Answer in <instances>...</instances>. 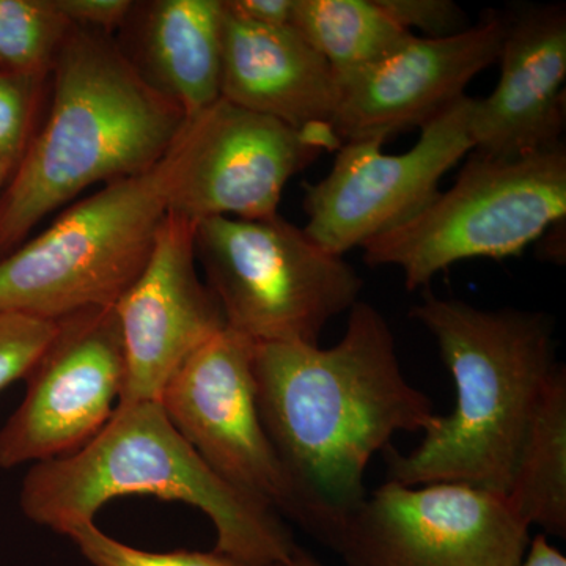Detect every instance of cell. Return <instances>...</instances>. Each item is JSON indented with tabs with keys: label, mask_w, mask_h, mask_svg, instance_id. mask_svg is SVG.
I'll return each instance as SVG.
<instances>
[{
	"label": "cell",
	"mask_w": 566,
	"mask_h": 566,
	"mask_svg": "<svg viewBox=\"0 0 566 566\" xmlns=\"http://www.w3.org/2000/svg\"><path fill=\"white\" fill-rule=\"evenodd\" d=\"M264 428L307 513V532L334 549L367 499L364 476L397 433L427 431L433 401L405 378L392 331L371 304H354L331 348L268 342L253 348Z\"/></svg>",
	"instance_id": "cell-1"
},
{
	"label": "cell",
	"mask_w": 566,
	"mask_h": 566,
	"mask_svg": "<svg viewBox=\"0 0 566 566\" xmlns=\"http://www.w3.org/2000/svg\"><path fill=\"white\" fill-rule=\"evenodd\" d=\"M51 76L48 117L0 197V259L92 186L150 170L188 120L109 33L73 25Z\"/></svg>",
	"instance_id": "cell-2"
},
{
	"label": "cell",
	"mask_w": 566,
	"mask_h": 566,
	"mask_svg": "<svg viewBox=\"0 0 566 566\" xmlns=\"http://www.w3.org/2000/svg\"><path fill=\"white\" fill-rule=\"evenodd\" d=\"M411 316L433 335L455 382L457 403L408 455L392 447L382 452L387 480L406 486L465 483L505 494L532 419L560 367L553 319L520 308L488 311L428 289Z\"/></svg>",
	"instance_id": "cell-3"
},
{
	"label": "cell",
	"mask_w": 566,
	"mask_h": 566,
	"mask_svg": "<svg viewBox=\"0 0 566 566\" xmlns=\"http://www.w3.org/2000/svg\"><path fill=\"white\" fill-rule=\"evenodd\" d=\"M133 494L200 510L214 527V549L243 564L282 566L297 546L281 515L208 468L159 401L120 403L80 452L31 465L20 506L36 526L69 536L95 523L114 499Z\"/></svg>",
	"instance_id": "cell-4"
},
{
	"label": "cell",
	"mask_w": 566,
	"mask_h": 566,
	"mask_svg": "<svg viewBox=\"0 0 566 566\" xmlns=\"http://www.w3.org/2000/svg\"><path fill=\"white\" fill-rule=\"evenodd\" d=\"M177 174L174 144L147 172L102 186L0 259V314L59 322L115 307L150 260Z\"/></svg>",
	"instance_id": "cell-5"
},
{
	"label": "cell",
	"mask_w": 566,
	"mask_h": 566,
	"mask_svg": "<svg viewBox=\"0 0 566 566\" xmlns=\"http://www.w3.org/2000/svg\"><path fill=\"white\" fill-rule=\"evenodd\" d=\"M565 216V147L512 159L472 151L452 188L365 243L364 260L398 268L415 292L452 264L521 255Z\"/></svg>",
	"instance_id": "cell-6"
},
{
	"label": "cell",
	"mask_w": 566,
	"mask_h": 566,
	"mask_svg": "<svg viewBox=\"0 0 566 566\" xmlns=\"http://www.w3.org/2000/svg\"><path fill=\"white\" fill-rule=\"evenodd\" d=\"M196 255L229 329L268 342L318 345L324 327L359 303L364 281L282 216L196 222Z\"/></svg>",
	"instance_id": "cell-7"
},
{
	"label": "cell",
	"mask_w": 566,
	"mask_h": 566,
	"mask_svg": "<svg viewBox=\"0 0 566 566\" xmlns=\"http://www.w3.org/2000/svg\"><path fill=\"white\" fill-rule=\"evenodd\" d=\"M528 528L497 491L387 480L346 521L334 551L348 566H520Z\"/></svg>",
	"instance_id": "cell-8"
},
{
	"label": "cell",
	"mask_w": 566,
	"mask_h": 566,
	"mask_svg": "<svg viewBox=\"0 0 566 566\" xmlns=\"http://www.w3.org/2000/svg\"><path fill=\"white\" fill-rule=\"evenodd\" d=\"M255 342L221 331L181 365L159 405L211 471L307 531V513L271 444L256 401Z\"/></svg>",
	"instance_id": "cell-9"
},
{
	"label": "cell",
	"mask_w": 566,
	"mask_h": 566,
	"mask_svg": "<svg viewBox=\"0 0 566 566\" xmlns=\"http://www.w3.org/2000/svg\"><path fill=\"white\" fill-rule=\"evenodd\" d=\"M472 99L464 95L447 107L398 155L382 151L385 137L344 142L331 172L304 186L308 237L345 256L423 210L444 175L474 150Z\"/></svg>",
	"instance_id": "cell-10"
},
{
	"label": "cell",
	"mask_w": 566,
	"mask_h": 566,
	"mask_svg": "<svg viewBox=\"0 0 566 566\" xmlns=\"http://www.w3.org/2000/svg\"><path fill=\"white\" fill-rule=\"evenodd\" d=\"M340 145L331 128L300 132L219 98L188 118L175 142L178 174L169 212L193 222L274 218L286 182Z\"/></svg>",
	"instance_id": "cell-11"
},
{
	"label": "cell",
	"mask_w": 566,
	"mask_h": 566,
	"mask_svg": "<svg viewBox=\"0 0 566 566\" xmlns=\"http://www.w3.org/2000/svg\"><path fill=\"white\" fill-rule=\"evenodd\" d=\"M125 381L115 307L59 319L50 345L24 378L20 406L0 428V469L80 452L109 423Z\"/></svg>",
	"instance_id": "cell-12"
},
{
	"label": "cell",
	"mask_w": 566,
	"mask_h": 566,
	"mask_svg": "<svg viewBox=\"0 0 566 566\" xmlns=\"http://www.w3.org/2000/svg\"><path fill=\"white\" fill-rule=\"evenodd\" d=\"M193 233L196 222L167 212L150 260L115 305L126 363L120 403L159 401L181 365L227 327L200 277Z\"/></svg>",
	"instance_id": "cell-13"
},
{
	"label": "cell",
	"mask_w": 566,
	"mask_h": 566,
	"mask_svg": "<svg viewBox=\"0 0 566 566\" xmlns=\"http://www.w3.org/2000/svg\"><path fill=\"white\" fill-rule=\"evenodd\" d=\"M504 17L447 39L412 35L370 69L338 82L333 132L342 144L422 128L463 98L469 82L499 61Z\"/></svg>",
	"instance_id": "cell-14"
},
{
	"label": "cell",
	"mask_w": 566,
	"mask_h": 566,
	"mask_svg": "<svg viewBox=\"0 0 566 566\" xmlns=\"http://www.w3.org/2000/svg\"><path fill=\"white\" fill-rule=\"evenodd\" d=\"M504 22L501 77L472 99V151L512 159L564 147L565 6H523Z\"/></svg>",
	"instance_id": "cell-15"
},
{
	"label": "cell",
	"mask_w": 566,
	"mask_h": 566,
	"mask_svg": "<svg viewBox=\"0 0 566 566\" xmlns=\"http://www.w3.org/2000/svg\"><path fill=\"white\" fill-rule=\"evenodd\" d=\"M221 98L300 132L333 129L338 82L293 25L253 24L223 2Z\"/></svg>",
	"instance_id": "cell-16"
},
{
	"label": "cell",
	"mask_w": 566,
	"mask_h": 566,
	"mask_svg": "<svg viewBox=\"0 0 566 566\" xmlns=\"http://www.w3.org/2000/svg\"><path fill=\"white\" fill-rule=\"evenodd\" d=\"M223 0H158L145 11L139 66L186 118L221 98Z\"/></svg>",
	"instance_id": "cell-17"
},
{
	"label": "cell",
	"mask_w": 566,
	"mask_h": 566,
	"mask_svg": "<svg viewBox=\"0 0 566 566\" xmlns=\"http://www.w3.org/2000/svg\"><path fill=\"white\" fill-rule=\"evenodd\" d=\"M506 501L528 527L566 535V371L547 386L517 453Z\"/></svg>",
	"instance_id": "cell-18"
},
{
	"label": "cell",
	"mask_w": 566,
	"mask_h": 566,
	"mask_svg": "<svg viewBox=\"0 0 566 566\" xmlns=\"http://www.w3.org/2000/svg\"><path fill=\"white\" fill-rule=\"evenodd\" d=\"M292 25L327 62L337 82L370 69L415 35L378 0H296Z\"/></svg>",
	"instance_id": "cell-19"
},
{
	"label": "cell",
	"mask_w": 566,
	"mask_h": 566,
	"mask_svg": "<svg viewBox=\"0 0 566 566\" xmlns=\"http://www.w3.org/2000/svg\"><path fill=\"white\" fill-rule=\"evenodd\" d=\"M71 28L54 0H0V66L51 76Z\"/></svg>",
	"instance_id": "cell-20"
},
{
	"label": "cell",
	"mask_w": 566,
	"mask_h": 566,
	"mask_svg": "<svg viewBox=\"0 0 566 566\" xmlns=\"http://www.w3.org/2000/svg\"><path fill=\"white\" fill-rule=\"evenodd\" d=\"M48 77L0 66V163L13 169L39 128L36 118Z\"/></svg>",
	"instance_id": "cell-21"
},
{
	"label": "cell",
	"mask_w": 566,
	"mask_h": 566,
	"mask_svg": "<svg viewBox=\"0 0 566 566\" xmlns=\"http://www.w3.org/2000/svg\"><path fill=\"white\" fill-rule=\"evenodd\" d=\"M82 557L92 566H252L212 549L150 553L125 545L104 534L95 523L74 528L69 535Z\"/></svg>",
	"instance_id": "cell-22"
},
{
	"label": "cell",
	"mask_w": 566,
	"mask_h": 566,
	"mask_svg": "<svg viewBox=\"0 0 566 566\" xmlns=\"http://www.w3.org/2000/svg\"><path fill=\"white\" fill-rule=\"evenodd\" d=\"M57 329V322L0 314V390L24 381Z\"/></svg>",
	"instance_id": "cell-23"
},
{
	"label": "cell",
	"mask_w": 566,
	"mask_h": 566,
	"mask_svg": "<svg viewBox=\"0 0 566 566\" xmlns=\"http://www.w3.org/2000/svg\"><path fill=\"white\" fill-rule=\"evenodd\" d=\"M405 31L423 32V39H447L468 31V17L452 0H378Z\"/></svg>",
	"instance_id": "cell-24"
},
{
	"label": "cell",
	"mask_w": 566,
	"mask_h": 566,
	"mask_svg": "<svg viewBox=\"0 0 566 566\" xmlns=\"http://www.w3.org/2000/svg\"><path fill=\"white\" fill-rule=\"evenodd\" d=\"M74 28L109 33L129 21L136 7L132 0H54Z\"/></svg>",
	"instance_id": "cell-25"
},
{
	"label": "cell",
	"mask_w": 566,
	"mask_h": 566,
	"mask_svg": "<svg viewBox=\"0 0 566 566\" xmlns=\"http://www.w3.org/2000/svg\"><path fill=\"white\" fill-rule=\"evenodd\" d=\"M227 10L253 24L282 28L292 25L296 0H223Z\"/></svg>",
	"instance_id": "cell-26"
},
{
	"label": "cell",
	"mask_w": 566,
	"mask_h": 566,
	"mask_svg": "<svg viewBox=\"0 0 566 566\" xmlns=\"http://www.w3.org/2000/svg\"><path fill=\"white\" fill-rule=\"evenodd\" d=\"M520 566H566V557L551 545L546 535H536L528 542L526 556Z\"/></svg>",
	"instance_id": "cell-27"
},
{
	"label": "cell",
	"mask_w": 566,
	"mask_h": 566,
	"mask_svg": "<svg viewBox=\"0 0 566 566\" xmlns=\"http://www.w3.org/2000/svg\"><path fill=\"white\" fill-rule=\"evenodd\" d=\"M282 566H326L323 565L318 558L312 556L311 553L303 549L301 546H296V549L293 551L292 556H290L289 560L285 562Z\"/></svg>",
	"instance_id": "cell-28"
},
{
	"label": "cell",
	"mask_w": 566,
	"mask_h": 566,
	"mask_svg": "<svg viewBox=\"0 0 566 566\" xmlns=\"http://www.w3.org/2000/svg\"><path fill=\"white\" fill-rule=\"evenodd\" d=\"M13 167L0 163V197H2L3 191H6L7 185H9L11 175H13Z\"/></svg>",
	"instance_id": "cell-29"
}]
</instances>
